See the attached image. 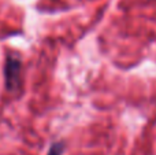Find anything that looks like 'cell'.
<instances>
[{"label": "cell", "mask_w": 156, "mask_h": 155, "mask_svg": "<svg viewBox=\"0 0 156 155\" xmlns=\"http://www.w3.org/2000/svg\"><path fill=\"white\" fill-rule=\"evenodd\" d=\"M4 82L5 89L15 92L22 84V60L16 55H7L4 62Z\"/></svg>", "instance_id": "obj_1"}, {"label": "cell", "mask_w": 156, "mask_h": 155, "mask_svg": "<svg viewBox=\"0 0 156 155\" xmlns=\"http://www.w3.org/2000/svg\"><path fill=\"white\" fill-rule=\"evenodd\" d=\"M63 151H65V143L63 142H56L49 147L48 154L47 155H62Z\"/></svg>", "instance_id": "obj_2"}]
</instances>
